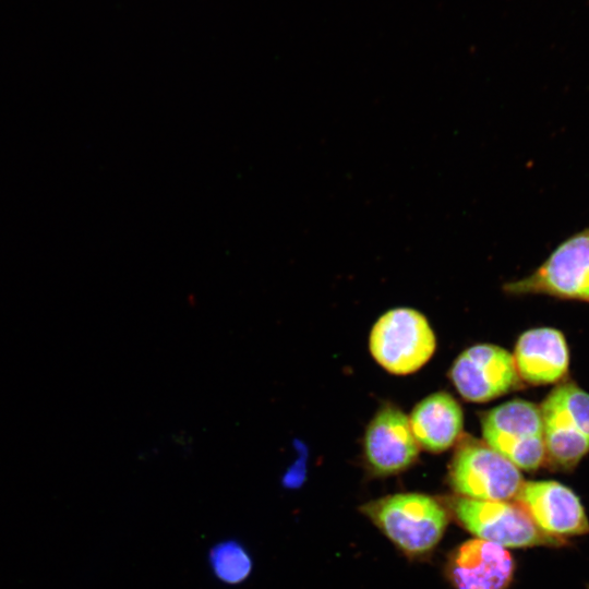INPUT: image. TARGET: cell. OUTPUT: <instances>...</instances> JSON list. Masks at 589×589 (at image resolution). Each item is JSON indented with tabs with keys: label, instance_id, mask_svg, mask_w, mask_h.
<instances>
[{
	"label": "cell",
	"instance_id": "1",
	"mask_svg": "<svg viewBox=\"0 0 589 589\" xmlns=\"http://www.w3.org/2000/svg\"><path fill=\"white\" fill-rule=\"evenodd\" d=\"M362 512L402 552L420 555L430 552L442 539L448 517L433 497L420 493H399L365 504Z\"/></svg>",
	"mask_w": 589,
	"mask_h": 589
},
{
	"label": "cell",
	"instance_id": "2",
	"mask_svg": "<svg viewBox=\"0 0 589 589\" xmlns=\"http://www.w3.org/2000/svg\"><path fill=\"white\" fill-rule=\"evenodd\" d=\"M545 461L568 470L589 453V393L573 382L557 385L541 407Z\"/></svg>",
	"mask_w": 589,
	"mask_h": 589
},
{
	"label": "cell",
	"instance_id": "3",
	"mask_svg": "<svg viewBox=\"0 0 589 589\" xmlns=\"http://www.w3.org/2000/svg\"><path fill=\"white\" fill-rule=\"evenodd\" d=\"M452 488L462 497L481 501L515 500L525 481L519 469L479 440H462L449 467Z\"/></svg>",
	"mask_w": 589,
	"mask_h": 589
},
{
	"label": "cell",
	"instance_id": "4",
	"mask_svg": "<svg viewBox=\"0 0 589 589\" xmlns=\"http://www.w3.org/2000/svg\"><path fill=\"white\" fill-rule=\"evenodd\" d=\"M435 347V336L425 316L410 308L387 311L370 334L373 358L393 374L416 372L430 360Z\"/></svg>",
	"mask_w": 589,
	"mask_h": 589
},
{
	"label": "cell",
	"instance_id": "5",
	"mask_svg": "<svg viewBox=\"0 0 589 589\" xmlns=\"http://www.w3.org/2000/svg\"><path fill=\"white\" fill-rule=\"evenodd\" d=\"M482 433L518 469L534 471L545 461L541 411L530 401L513 399L491 409L482 418Z\"/></svg>",
	"mask_w": 589,
	"mask_h": 589
},
{
	"label": "cell",
	"instance_id": "6",
	"mask_svg": "<svg viewBox=\"0 0 589 589\" xmlns=\"http://www.w3.org/2000/svg\"><path fill=\"white\" fill-rule=\"evenodd\" d=\"M510 294L589 302V227L564 240L530 275L506 283Z\"/></svg>",
	"mask_w": 589,
	"mask_h": 589
},
{
	"label": "cell",
	"instance_id": "7",
	"mask_svg": "<svg viewBox=\"0 0 589 589\" xmlns=\"http://www.w3.org/2000/svg\"><path fill=\"white\" fill-rule=\"evenodd\" d=\"M453 510L457 520L478 539L503 548H527L554 543L536 527L517 503L456 498Z\"/></svg>",
	"mask_w": 589,
	"mask_h": 589
},
{
	"label": "cell",
	"instance_id": "8",
	"mask_svg": "<svg viewBox=\"0 0 589 589\" xmlns=\"http://www.w3.org/2000/svg\"><path fill=\"white\" fill-rule=\"evenodd\" d=\"M515 500L539 531L554 541L589 532L588 517L579 497L561 482H524Z\"/></svg>",
	"mask_w": 589,
	"mask_h": 589
},
{
	"label": "cell",
	"instance_id": "9",
	"mask_svg": "<svg viewBox=\"0 0 589 589\" xmlns=\"http://www.w3.org/2000/svg\"><path fill=\"white\" fill-rule=\"evenodd\" d=\"M449 374L458 393L474 402L489 401L510 392L519 380L513 356L491 344L466 349L455 360Z\"/></svg>",
	"mask_w": 589,
	"mask_h": 589
},
{
	"label": "cell",
	"instance_id": "10",
	"mask_svg": "<svg viewBox=\"0 0 589 589\" xmlns=\"http://www.w3.org/2000/svg\"><path fill=\"white\" fill-rule=\"evenodd\" d=\"M364 452L377 474H394L408 468L418 456L419 444L407 416L395 406L382 407L368 425Z\"/></svg>",
	"mask_w": 589,
	"mask_h": 589
},
{
	"label": "cell",
	"instance_id": "11",
	"mask_svg": "<svg viewBox=\"0 0 589 589\" xmlns=\"http://www.w3.org/2000/svg\"><path fill=\"white\" fill-rule=\"evenodd\" d=\"M514 569L513 557L505 548L472 539L450 554L446 573L454 589H506Z\"/></svg>",
	"mask_w": 589,
	"mask_h": 589
},
{
	"label": "cell",
	"instance_id": "12",
	"mask_svg": "<svg viewBox=\"0 0 589 589\" xmlns=\"http://www.w3.org/2000/svg\"><path fill=\"white\" fill-rule=\"evenodd\" d=\"M514 361L518 376L531 385L562 381L568 373L569 351L563 333L538 327L522 333L515 346Z\"/></svg>",
	"mask_w": 589,
	"mask_h": 589
},
{
	"label": "cell",
	"instance_id": "13",
	"mask_svg": "<svg viewBox=\"0 0 589 589\" xmlns=\"http://www.w3.org/2000/svg\"><path fill=\"white\" fill-rule=\"evenodd\" d=\"M409 421L419 446L441 453L459 437L464 417L457 400L448 393L438 392L422 399Z\"/></svg>",
	"mask_w": 589,
	"mask_h": 589
},
{
	"label": "cell",
	"instance_id": "14",
	"mask_svg": "<svg viewBox=\"0 0 589 589\" xmlns=\"http://www.w3.org/2000/svg\"><path fill=\"white\" fill-rule=\"evenodd\" d=\"M208 564L217 580L231 586L245 581L253 570L250 552L241 542L233 539L223 540L212 546Z\"/></svg>",
	"mask_w": 589,
	"mask_h": 589
},
{
	"label": "cell",
	"instance_id": "15",
	"mask_svg": "<svg viewBox=\"0 0 589 589\" xmlns=\"http://www.w3.org/2000/svg\"><path fill=\"white\" fill-rule=\"evenodd\" d=\"M305 479V464L303 457L287 468L281 478V484L286 489H298Z\"/></svg>",
	"mask_w": 589,
	"mask_h": 589
}]
</instances>
